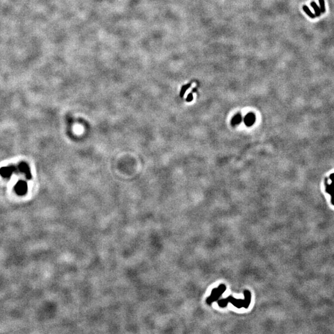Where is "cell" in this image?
<instances>
[{"label": "cell", "instance_id": "1", "mask_svg": "<svg viewBox=\"0 0 334 334\" xmlns=\"http://www.w3.org/2000/svg\"><path fill=\"white\" fill-rule=\"evenodd\" d=\"M244 295H245L246 299V300H245V301L241 300V299H238H238H236L230 297V298L232 299H230L229 298H227L225 299L224 300H223L222 299V300L220 301H219V305H220V306H222V305L223 304H225L224 306H225L226 304H227V302H231L233 304L234 306H235L236 307H237V308H241V307L246 308L244 304H245L246 308H248L249 306V303L250 301V294L248 291H245L244 292Z\"/></svg>", "mask_w": 334, "mask_h": 334}, {"label": "cell", "instance_id": "2", "mask_svg": "<svg viewBox=\"0 0 334 334\" xmlns=\"http://www.w3.org/2000/svg\"><path fill=\"white\" fill-rule=\"evenodd\" d=\"M226 289V287L224 285H221L218 288H215L212 292V295L207 298V303L210 304L211 303L217 300V299L220 297V296L223 293Z\"/></svg>", "mask_w": 334, "mask_h": 334}, {"label": "cell", "instance_id": "3", "mask_svg": "<svg viewBox=\"0 0 334 334\" xmlns=\"http://www.w3.org/2000/svg\"><path fill=\"white\" fill-rule=\"evenodd\" d=\"M15 190L16 193L19 195H23L26 194L27 190V186L26 183L22 180L18 181L15 186Z\"/></svg>", "mask_w": 334, "mask_h": 334}, {"label": "cell", "instance_id": "4", "mask_svg": "<svg viewBox=\"0 0 334 334\" xmlns=\"http://www.w3.org/2000/svg\"><path fill=\"white\" fill-rule=\"evenodd\" d=\"M15 170L16 168H14L13 166L3 167V168H1V170H0V174H1V175L3 176V177L8 178L9 176H11V175L13 173V171Z\"/></svg>", "mask_w": 334, "mask_h": 334}, {"label": "cell", "instance_id": "5", "mask_svg": "<svg viewBox=\"0 0 334 334\" xmlns=\"http://www.w3.org/2000/svg\"><path fill=\"white\" fill-rule=\"evenodd\" d=\"M255 121H256V116H255V115L254 113H249L246 115V116L244 118V124L248 127H250L253 125L254 124Z\"/></svg>", "mask_w": 334, "mask_h": 334}, {"label": "cell", "instance_id": "6", "mask_svg": "<svg viewBox=\"0 0 334 334\" xmlns=\"http://www.w3.org/2000/svg\"><path fill=\"white\" fill-rule=\"evenodd\" d=\"M19 170H20L21 172H22L23 173L26 175L27 178L30 179L31 178L30 168H29V166L26 163H23L22 162V163H21V164H19Z\"/></svg>", "mask_w": 334, "mask_h": 334}, {"label": "cell", "instance_id": "7", "mask_svg": "<svg viewBox=\"0 0 334 334\" xmlns=\"http://www.w3.org/2000/svg\"><path fill=\"white\" fill-rule=\"evenodd\" d=\"M242 121V116L240 114L235 115L232 119V125L233 126H237L241 123Z\"/></svg>", "mask_w": 334, "mask_h": 334}, {"label": "cell", "instance_id": "8", "mask_svg": "<svg viewBox=\"0 0 334 334\" xmlns=\"http://www.w3.org/2000/svg\"><path fill=\"white\" fill-rule=\"evenodd\" d=\"M311 6L312 8H313L314 11H315V15H316V16L318 17V16H320L321 14V9H320V8H319V7L317 6V4H316V3L314 2V1L311 2Z\"/></svg>", "mask_w": 334, "mask_h": 334}, {"label": "cell", "instance_id": "9", "mask_svg": "<svg viewBox=\"0 0 334 334\" xmlns=\"http://www.w3.org/2000/svg\"><path fill=\"white\" fill-rule=\"evenodd\" d=\"M303 9L304 11L306 13V14H307V15H308L309 17H311V19H314V18H315V17H316L315 14H314V13H312L311 12V11L310 10V9H309L307 6L304 5L303 7Z\"/></svg>", "mask_w": 334, "mask_h": 334}, {"label": "cell", "instance_id": "10", "mask_svg": "<svg viewBox=\"0 0 334 334\" xmlns=\"http://www.w3.org/2000/svg\"><path fill=\"white\" fill-rule=\"evenodd\" d=\"M319 4H320V9L321 13H324L326 12V8H325V2L324 0H319Z\"/></svg>", "mask_w": 334, "mask_h": 334}, {"label": "cell", "instance_id": "11", "mask_svg": "<svg viewBox=\"0 0 334 334\" xmlns=\"http://www.w3.org/2000/svg\"><path fill=\"white\" fill-rule=\"evenodd\" d=\"M190 86H191V84H189L184 86H183V87H182V89H181V96H183V95L184 94V93H185L186 90H187L188 89H189V88L190 87Z\"/></svg>", "mask_w": 334, "mask_h": 334}, {"label": "cell", "instance_id": "12", "mask_svg": "<svg viewBox=\"0 0 334 334\" xmlns=\"http://www.w3.org/2000/svg\"><path fill=\"white\" fill-rule=\"evenodd\" d=\"M193 99V94H189L188 95V98H187V101L189 102H191V101H192Z\"/></svg>", "mask_w": 334, "mask_h": 334}]
</instances>
